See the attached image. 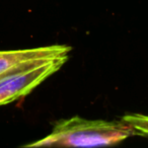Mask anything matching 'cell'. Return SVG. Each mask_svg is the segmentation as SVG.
Listing matches in <instances>:
<instances>
[{
  "mask_svg": "<svg viewBox=\"0 0 148 148\" xmlns=\"http://www.w3.org/2000/svg\"><path fill=\"white\" fill-rule=\"evenodd\" d=\"M69 55L27 62L0 77V107L31 93L51 75L61 69Z\"/></svg>",
  "mask_w": 148,
  "mask_h": 148,
  "instance_id": "cell-2",
  "label": "cell"
},
{
  "mask_svg": "<svg viewBox=\"0 0 148 148\" xmlns=\"http://www.w3.org/2000/svg\"><path fill=\"white\" fill-rule=\"evenodd\" d=\"M138 134L128 123L121 121L88 120L79 116L56 122L45 138L23 147H101L121 143Z\"/></svg>",
  "mask_w": 148,
  "mask_h": 148,
  "instance_id": "cell-1",
  "label": "cell"
},
{
  "mask_svg": "<svg viewBox=\"0 0 148 148\" xmlns=\"http://www.w3.org/2000/svg\"><path fill=\"white\" fill-rule=\"evenodd\" d=\"M71 47L67 45H52L33 49L0 51V77L27 62L69 55Z\"/></svg>",
  "mask_w": 148,
  "mask_h": 148,
  "instance_id": "cell-3",
  "label": "cell"
},
{
  "mask_svg": "<svg viewBox=\"0 0 148 148\" xmlns=\"http://www.w3.org/2000/svg\"><path fill=\"white\" fill-rule=\"evenodd\" d=\"M121 120L131 125L138 134L148 136V116L142 114H129L123 116Z\"/></svg>",
  "mask_w": 148,
  "mask_h": 148,
  "instance_id": "cell-4",
  "label": "cell"
}]
</instances>
